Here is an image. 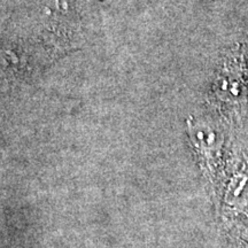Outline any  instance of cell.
<instances>
[]
</instances>
